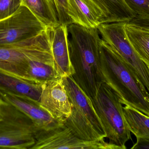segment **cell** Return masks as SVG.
Masks as SVG:
<instances>
[{
    "label": "cell",
    "instance_id": "cell-1",
    "mask_svg": "<svg viewBox=\"0 0 149 149\" xmlns=\"http://www.w3.org/2000/svg\"><path fill=\"white\" fill-rule=\"evenodd\" d=\"M70 34L69 45L74 73L73 78L91 98L97 93L104 82L101 67L98 28H87L75 24L68 26Z\"/></svg>",
    "mask_w": 149,
    "mask_h": 149
},
{
    "label": "cell",
    "instance_id": "cell-2",
    "mask_svg": "<svg viewBox=\"0 0 149 149\" xmlns=\"http://www.w3.org/2000/svg\"><path fill=\"white\" fill-rule=\"evenodd\" d=\"M104 82L117 93L123 105L149 116V94L144 91L120 56L102 39L100 43Z\"/></svg>",
    "mask_w": 149,
    "mask_h": 149
},
{
    "label": "cell",
    "instance_id": "cell-3",
    "mask_svg": "<svg viewBox=\"0 0 149 149\" xmlns=\"http://www.w3.org/2000/svg\"><path fill=\"white\" fill-rule=\"evenodd\" d=\"M62 78L72 106L71 114L64 124L82 140L92 141L105 139L106 134L92 99L76 83L72 76Z\"/></svg>",
    "mask_w": 149,
    "mask_h": 149
},
{
    "label": "cell",
    "instance_id": "cell-4",
    "mask_svg": "<svg viewBox=\"0 0 149 149\" xmlns=\"http://www.w3.org/2000/svg\"><path fill=\"white\" fill-rule=\"evenodd\" d=\"M92 101L109 142L120 149H127L126 143L130 140L132 141V137L123 113V105L119 95L103 82Z\"/></svg>",
    "mask_w": 149,
    "mask_h": 149
},
{
    "label": "cell",
    "instance_id": "cell-5",
    "mask_svg": "<svg viewBox=\"0 0 149 149\" xmlns=\"http://www.w3.org/2000/svg\"><path fill=\"white\" fill-rule=\"evenodd\" d=\"M38 130L27 115L0 97V149H31Z\"/></svg>",
    "mask_w": 149,
    "mask_h": 149
},
{
    "label": "cell",
    "instance_id": "cell-6",
    "mask_svg": "<svg viewBox=\"0 0 149 149\" xmlns=\"http://www.w3.org/2000/svg\"><path fill=\"white\" fill-rule=\"evenodd\" d=\"M50 50L49 28L32 38L0 45V71L29 81L27 71L29 59Z\"/></svg>",
    "mask_w": 149,
    "mask_h": 149
},
{
    "label": "cell",
    "instance_id": "cell-7",
    "mask_svg": "<svg viewBox=\"0 0 149 149\" xmlns=\"http://www.w3.org/2000/svg\"><path fill=\"white\" fill-rule=\"evenodd\" d=\"M47 29L26 6L22 4L13 15L0 20V45L32 38Z\"/></svg>",
    "mask_w": 149,
    "mask_h": 149
},
{
    "label": "cell",
    "instance_id": "cell-8",
    "mask_svg": "<svg viewBox=\"0 0 149 149\" xmlns=\"http://www.w3.org/2000/svg\"><path fill=\"white\" fill-rule=\"evenodd\" d=\"M120 149L104 140L86 141L76 136L64 123L48 130H38L31 149Z\"/></svg>",
    "mask_w": 149,
    "mask_h": 149
},
{
    "label": "cell",
    "instance_id": "cell-9",
    "mask_svg": "<svg viewBox=\"0 0 149 149\" xmlns=\"http://www.w3.org/2000/svg\"><path fill=\"white\" fill-rule=\"evenodd\" d=\"M40 106L55 120L64 123L72 113L71 103L62 78L42 85Z\"/></svg>",
    "mask_w": 149,
    "mask_h": 149
},
{
    "label": "cell",
    "instance_id": "cell-10",
    "mask_svg": "<svg viewBox=\"0 0 149 149\" xmlns=\"http://www.w3.org/2000/svg\"><path fill=\"white\" fill-rule=\"evenodd\" d=\"M67 25L59 24L50 28L51 48L55 67L61 78L72 76L74 70L69 51Z\"/></svg>",
    "mask_w": 149,
    "mask_h": 149
},
{
    "label": "cell",
    "instance_id": "cell-11",
    "mask_svg": "<svg viewBox=\"0 0 149 149\" xmlns=\"http://www.w3.org/2000/svg\"><path fill=\"white\" fill-rule=\"evenodd\" d=\"M0 97L27 115L38 130L51 129L63 123L54 119L40 104L31 100L2 91H0Z\"/></svg>",
    "mask_w": 149,
    "mask_h": 149
},
{
    "label": "cell",
    "instance_id": "cell-12",
    "mask_svg": "<svg viewBox=\"0 0 149 149\" xmlns=\"http://www.w3.org/2000/svg\"><path fill=\"white\" fill-rule=\"evenodd\" d=\"M98 15L101 24L128 22L136 16L124 0H83Z\"/></svg>",
    "mask_w": 149,
    "mask_h": 149
},
{
    "label": "cell",
    "instance_id": "cell-13",
    "mask_svg": "<svg viewBox=\"0 0 149 149\" xmlns=\"http://www.w3.org/2000/svg\"><path fill=\"white\" fill-rule=\"evenodd\" d=\"M42 85L17 78L0 71V91L22 96L39 104Z\"/></svg>",
    "mask_w": 149,
    "mask_h": 149
},
{
    "label": "cell",
    "instance_id": "cell-14",
    "mask_svg": "<svg viewBox=\"0 0 149 149\" xmlns=\"http://www.w3.org/2000/svg\"><path fill=\"white\" fill-rule=\"evenodd\" d=\"M68 13L72 24L96 28L100 20L95 11L83 0H68Z\"/></svg>",
    "mask_w": 149,
    "mask_h": 149
},
{
    "label": "cell",
    "instance_id": "cell-15",
    "mask_svg": "<svg viewBox=\"0 0 149 149\" xmlns=\"http://www.w3.org/2000/svg\"><path fill=\"white\" fill-rule=\"evenodd\" d=\"M26 6L47 28H54L60 24L53 0H22Z\"/></svg>",
    "mask_w": 149,
    "mask_h": 149
},
{
    "label": "cell",
    "instance_id": "cell-16",
    "mask_svg": "<svg viewBox=\"0 0 149 149\" xmlns=\"http://www.w3.org/2000/svg\"><path fill=\"white\" fill-rule=\"evenodd\" d=\"M123 111L131 133L136 139H149V116L127 105Z\"/></svg>",
    "mask_w": 149,
    "mask_h": 149
},
{
    "label": "cell",
    "instance_id": "cell-17",
    "mask_svg": "<svg viewBox=\"0 0 149 149\" xmlns=\"http://www.w3.org/2000/svg\"><path fill=\"white\" fill-rule=\"evenodd\" d=\"M128 38L138 57L149 68V32L127 22Z\"/></svg>",
    "mask_w": 149,
    "mask_h": 149
},
{
    "label": "cell",
    "instance_id": "cell-18",
    "mask_svg": "<svg viewBox=\"0 0 149 149\" xmlns=\"http://www.w3.org/2000/svg\"><path fill=\"white\" fill-rule=\"evenodd\" d=\"M22 4V0H0V20L13 15Z\"/></svg>",
    "mask_w": 149,
    "mask_h": 149
},
{
    "label": "cell",
    "instance_id": "cell-19",
    "mask_svg": "<svg viewBox=\"0 0 149 149\" xmlns=\"http://www.w3.org/2000/svg\"><path fill=\"white\" fill-rule=\"evenodd\" d=\"M60 24L68 25L72 24L68 13V0H53Z\"/></svg>",
    "mask_w": 149,
    "mask_h": 149
},
{
    "label": "cell",
    "instance_id": "cell-20",
    "mask_svg": "<svg viewBox=\"0 0 149 149\" xmlns=\"http://www.w3.org/2000/svg\"><path fill=\"white\" fill-rule=\"evenodd\" d=\"M136 15H149V0H124Z\"/></svg>",
    "mask_w": 149,
    "mask_h": 149
},
{
    "label": "cell",
    "instance_id": "cell-21",
    "mask_svg": "<svg viewBox=\"0 0 149 149\" xmlns=\"http://www.w3.org/2000/svg\"><path fill=\"white\" fill-rule=\"evenodd\" d=\"M128 23L149 32V15H136Z\"/></svg>",
    "mask_w": 149,
    "mask_h": 149
},
{
    "label": "cell",
    "instance_id": "cell-22",
    "mask_svg": "<svg viewBox=\"0 0 149 149\" xmlns=\"http://www.w3.org/2000/svg\"><path fill=\"white\" fill-rule=\"evenodd\" d=\"M131 149H149V139H136V142Z\"/></svg>",
    "mask_w": 149,
    "mask_h": 149
}]
</instances>
